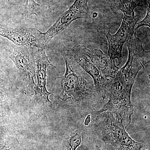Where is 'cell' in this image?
I'll list each match as a JSON object with an SVG mask.
<instances>
[{"mask_svg": "<svg viewBox=\"0 0 150 150\" xmlns=\"http://www.w3.org/2000/svg\"><path fill=\"white\" fill-rule=\"evenodd\" d=\"M64 58L66 72L55 78L54 105L56 108L72 109L82 115L90 114L104 99L90 76L74 60L64 55Z\"/></svg>", "mask_w": 150, "mask_h": 150, "instance_id": "cell-1", "label": "cell"}, {"mask_svg": "<svg viewBox=\"0 0 150 150\" xmlns=\"http://www.w3.org/2000/svg\"><path fill=\"white\" fill-rule=\"evenodd\" d=\"M84 125L88 133L111 145L115 150H149L142 143L133 139L122 121L109 111H93L87 115Z\"/></svg>", "mask_w": 150, "mask_h": 150, "instance_id": "cell-2", "label": "cell"}, {"mask_svg": "<svg viewBox=\"0 0 150 150\" xmlns=\"http://www.w3.org/2000/svg\"><path fill=\"white\" fill-rule=\"evenodd\" d=\"M35 56L37 82L33 87L34 93L30 100L29 106L38 115L48 118L51 113L53 104L49 98L52 93L48 92L46 88L47 69L49 66L56 68L49 61L45 49H38L35 51Z\"/></svg>", "mask_w": 150, "mask_h": 150, "instance_id": "cell-3", "label": "cell"}, {"mask_svg": "<svg viewBox=\"0 0 150 150\" xmlns=\"http://www.w3.org/2000/svg\"><path fill=\"white\" fill-rule=\"evenodd\" d=\"M34 47L15 46L10 58L16 67L17 88L22 93L32 96L35 76L36 61Z\"/></svg>", "mask_w": 150, "mask_h": 150, "instance_id": "cell-4", "label": "cell"}, {"mask_svg": "<svg viewBox=\"0 0 150 150\" xmlns=\"http://www.w3.org/2000/svg\"><path fill=\"white\" fill-rule=\"evenodd\" d=\"M84 47V46L81 45H76L72 48L64 47L63 55L69 59L74 60L91 77L95 86L105 100L107 97L106 88L109 79L105 77L94 64L86 54Z\"/></svg>", "mask_w": 150, "mask_h": 150, "instance_id": "cell-5", "label": "cell"}, {"mask_svg": "<svg viewBox=\"0 0 150 150\" xmlns=\"http://www.w3.org/2000/svg\"><path fill=\"white\" fill-rule=\"evenodd\" d=\"M0 36L6 38L17 46L45 49V33L35 28H15L0 24Z\"/></svg>", "mask_w": 150, "mask_h": 150, "instance_id": "cell-6", "label": "cell"}, {"mask_svg": "<svg viewBox=\"0 0 150 150\" xmlns=\"http://www.w3.org/2000/svg\"><path fill=\"white\" fill-rule=\"evenodd\" d=\"M139 16H128L124 14L121 27L114 35L109 31L105 33L108 42V55L110 59H117L118 64L122 62V50L123 45L127 43L133 36L135 26L139 19Z\"/></svg>", "mask_w": 150, "mask_h": 150, "instance_id": "cell-7", "label": "cell"}, {"mask_svg": "<svg viewBox=\"0 0 150 150\" xmlns=\"http://www.w3.org/2000/svg\"><path fill=\"white\" fill-rule=\"evenodd\" d=\"M88 1V0H76L70 8L59 17L55 23L45 33L46 45L67 29L74 21L79 18H90Z\"/></svg>", "mask_w": 150, "mask_h": 150, "instance_id": "cell-8", "label": "cell"}, {"mask_svg": "<svg viewBox=\"0 0 150 150\" xmlns=\"http://www.w3.org/2000/svg\"><path fill=\"white\" fill-rule=\"evenodd\" d=\"M85 126L79 123H70L62 131L59 138L58 150H76L81 145Z\"/></svg>", "mask_w": 150, "mask_h": 150, "instance_id": "cell-9", "label": "cell"}, {"mask_svg": "<svg viewBox=\"0 0 150 150\" xmlns=\"http://www.w3.org/2000/svg\"><path fill=\"white\" fill-rule=\"evenodd\" d=\"M84 50L92 62L105 77H115L119 70V68L115 65V60L110 59L108 55L104 54L100 50H90L85 46Z\"/></svg>", "mask_w": 150, "mask_h": 150, "instance_id": "cell-10", "label": "cell"}, {"mask_svg": "<svg viewBox=\"0 0 150 150\" xmlns=\"http://www.w3.org/2000/svg\"><path fill=\"white\" fill-rule=\"evenodd\" d=\"M13 84L6 72L0 68V113L7 115L13 98Z\"/></svg>", "mask_w": 150, "mask_h": 150, "instance_id": "cell-11", "label": "cell"}, {"mask_svg": "<svg viewBox=\"0 0 150 150\" xmlns=\"http://www.w3.org/2000/svg\"><path fill=\"white\" fill-rule=\"evenodd\" d=\"M110 3L111 10L115 13L121 10L128 16H135L134 9L138 6H146L149 0H106Z\"/></svg>", "mask_w": 150, "mask_h": 150, "instance_id": "cell-12", "label": "cell"}, {"mask_svg": "<svg viewBox=\"0 0 150 150\" xmlns=\"http://www.w3.org/2000/svg\"><path fill=\"white\" fill-rule=\"evenodd\" d=\"M6 116L0 113V148L4 146L6 140L11 136L9 134V127Z\"/></svg>", "mask_w": 150, "mask_h": 150, "instance_id": "cell-13", "label": "cell"}, {"mask_svg": "<svg viewBox=\"0 0 150 150\" xmlns=\"http://www.w3.org/2000/svg\"><path fill=\"white\" fill-rule=\"evenodd\" d=\"M0 150H23L16 136H10Z\"/></svg>", "mask_w": 150, "mask_h": 150, "instance_id": "cell-14", "label": "cell"}, {"mask_svg": "<svg viewBox=\"0 0 150 150\" xmlns=\"http://www.w3.org/2000/svg\"><path fill=\"white\" fill-rule=\"evenodd\" d=\"M147 26L150 28V4H149L148 7L147 13L146 16L139 23H137V26L136 28H135V30L139 28L141 26Z\"/></svg>", "mask_w": 150, "mask_h": 150, "instance_id": "cell-15", "label": "cell"}, {"mask_svg": "<svg viewBox=\"0 0 150 150\" xmlns=\"http://www.w3.org/2000/svg\"><path fill=\"white\" fill-rule=\"evenodd\" d=\"M95 150H108L107 149H106V147H105L104 148H103V149H100L99 147H98V146H96L95 147Z\"/></svg>", "mask_w": 150, "mask_h": 150, "instance_id": "cell-16", "label": "cell"}, {"mask_svg": "<svg viewBox=\"0 0 150 150\" xmlns=\"http://www.w3.org/2000/svg\"><path fill=\"white\" fill-rule=\"evenodd\" d=\"M98 15V14L97 13H93L92 15L93 17V18H96V17Z\"/></svg>", "mask_w": 150, "mask_h": 150, "instance_id": "cell-17", "label": "cell"}]
</instances>
